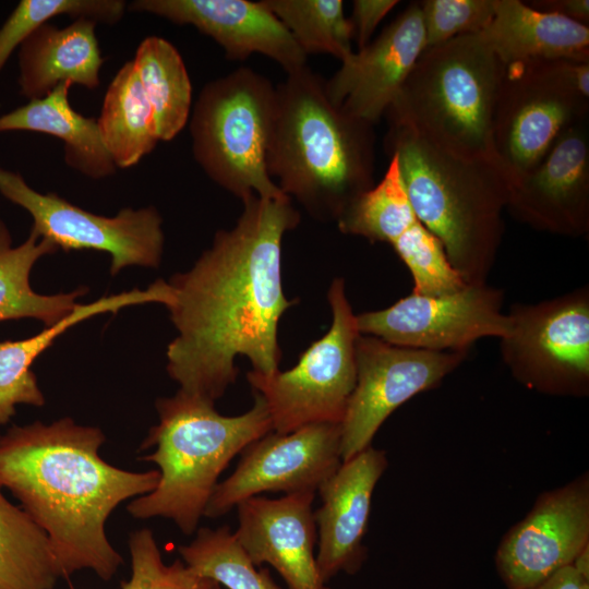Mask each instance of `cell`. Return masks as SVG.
Here are the masks:
<instances>
[{
	"label": "cell",
	"mask_w": 589,
	"mask_h": 589,
	"mask_svg": "<svg viewBox=\"0 0 589 589\" xmlns=\"http://www.w3.org/2000/svg\"><path fill=\"white\" fill-rule=\"evenodd\" d=\"M398 4L396 0H356L349 21L358 50L370 41L381 21Z\"/></svg>",
	"instance_id": "cell-35"
},
{
	"label": "cell",
	"mask_w": 589,
	"mask_h": 589,
	"mask_svg": "<svg viewBox=\"0 0 589 589\" xmlns=\"http://www.w3.org/2000/svg\"><path fill=\"white\" fill-rule=\"evenodd\" d=\"M276 87L243 67L207 82L189 119L192 152L206 176L241 201L285 194L269 177L266 154Z\"/></svg>",
	"instance_id": "cell-7"
},
{
	"label": "cell",
	"mask_w": 589,
	"mask_h": 589,
	"mask_svg": "<svg viewBox=\"0 0 589 589\" xmlns=\"http://www.w3.org/2000/svg\"><path fill=\"white\" fill-rule=\"evenodd\" d=\"M97 124L117 169L135 166L159 142L151 106L132 61L125 62L109 83Z\"/></svg>",
	"instance_id": "cell-26"
},
{
	"label": "cell",
	"mask_w": 589,
	"mask_h": 589,
	"mask_svg": "<svg viewBox=\"0 0 589 589\" xmlns=\"http://www.w3.org/2000/svg\"><path fill=\"white\" fill-rule=\"evenodd\" d=\"M106 437L96 426L61 418L13 425L0 435V489L47 533L61 578L91 569L109 580L122 564L105 525L123 501L152 492L158 470L134 472L98 454Z\"/></svg>",
	"instance_id": "cell-2"
},
{
	"label": "cell",
	"mask_w": 589,
	"mask_h": 589,
	"mask_svg": "<svg viewBox=\"0 0 589 589\" xmlns=\"http://www.w3.org/2000/svg\"><path fill=\"white\" fill-rule=\"evenodd\" d=\"M128 8L178 25L194 26L213 38L231 60L261 53L276 61L286 73L306 65L308 56L261 1L134 0Z\"/></svg>",
	"instance_id": "cell-19"
},
{
	"label": "cell",
	"mask_w": 589,
	"mask_h": 589,
	"mask_svg": "<svg viewBox=\"0 0 589 589\" xmlns=\"http://www.w3.org/2000/svg\"><path fill=\"white\" fill-rule=\"evenodd\" d=\"M588 109L589 99L565 87L548 60L504 64L492 142L510 184L532 171L567 128L587 120Z\"/></svg>",
	"instance_id": "cell-11"
},
{
	"label": "cell",
	"mask_w": 589,
	"mask_h": 589,
	"mask_svg": "<svg viewBox=\"0 0 589 589\" xmlns=\"http://www.w3.org/2000/svg\"><path fill=\"white\" fill-rule=\"evenodd\" d=\"M506 209L539 231L573 238L588 235L587 120L567 128L543 160L510 184Z\"/></svg>",
	"instance_id": "cell-16"
},
{
	"label": "cell",
	"mask_w": 589,
	"mask_h": 589,
	"mask_svg": "<svg viewBox=\"0 0 589 589\" xmlns=\"http://www.w3.org/2000/svg\"><path fill=\"white\" fill-rule=\"evenodd\" d=\"M419 5L430 48L458 36L481 33L493 17L495 0H424Z\"/></svg>",
	"instance_id": "cell-34"
},
{
	"label": "cell",
	"mask_w": 589,
	"mask_h": 589,
	"mask_svg": "<svg viewBox=\"0 0 589 589\" xmlns=\"http://www.w3.org/2000/svg\"><path fill=\"white\" fill-rule=\"evenodd\" d=\"M503 72L481 33L426 48L388 107V124L453 155L500 165L492 120Z\"/></svg>",
	"instance_id": "cell-6"
},
{
	"label": "cell",
	"mask_w": 589,
	"mask_h": 589,
	"mask_svg": "<svg viewBox=\"0 0 589 589\" xmlns=\"http://www.w3.org/2000/svg\"><path fill=\"white\" fill-rule=\"evenodd\" d=\"M341 462L339 423H313L287 434L273 431L241 452L236 470L216 485L204 516L221 517L264 492H316Z\"/></svg>",
	"instance_id": "cell-14"
},
{
	"label": "cell",
	"mask_w": 589,
	"mask_h": 589,
	"mask_svg": "<svg viewBox=\"0 0 589 589\" xmlns=\"http://www.w3.org/2000/svg\"><path fill=\"white\" fill-rule=\"evenodd\" d=\"M96 25L86 19L62 28L48 22L29 34L17 52L20 95L39 99L62 83L97 88L104 58Z\"/></svg>",
	"instance_id": "cell-21"
},
{
	"label": "cell",
	"mask_w": 589,
	"mask_h": 589,
	"mask_svg": "<svg viewBox=\"0 0 589 589\" xmlns=\"http://www.w3.org/2000/svg\"><path fill=\"white\" fill-rule=\"evenodd\" d=\"M266 168L312 217L337 221L374 184V125L333 104L325 80L305 65L276 86Z\"/></svg>",
	"instance_id": "cell-3"
},
{
	"label": "cell",
	"mask_w": 589,
	"mask_h": 589,
	"mask_svg": "<svg viewBox=\"0 0 589 589\" xmlns=\"http://www.w3.org/2000/svg\"><path fill=\"white\" fill-rule=\"evenodd\" d=\"M504 292L486 283L442 294L411 292L388 308L356 315L360 334L430 351H464L488 337L503 338L509 326Z\"/></svg>",
	"instance_id": "cell-12"
},
{
	"label": "cell",
	"mask_w": 589,
	"mask_h": 589,
	"mask_svg": "<svg viewBox=\"0 0 589 589\" xmlns=\"http://www.w3.org/2000/svg\"><path fill=\"white\" fill-rule=\"evenodd\" d=\"M172 298L169 283L158 279L145 290L133 289L103 297L88 304L77 303L70 314L58 323L46 326L43 332L33 337L14 341H0V425L8 423L15 414L17 404L36 407H41L45 404V397L31 366L59 335L71 326L97 314L117 313L124 306L152 302L169 306Z\"/></svg>",
	"instance_id": "cell-22"
},
{
	"label": "cell",
	"mask_w": 589,
	"mask_h": 589,
	"mask_svg": "<svg viewBox=\"0 0 589 589\" xmlns=\"http://www.w3.org/2000/svg\"><path fill=\"white\" fill-rule=\"evenodd\" d=\"M384 146L397 158L416 215L440 240L453 268L466 284L486 283L510 187L502 167L453 155L393 124Z\"/></svg>",
	"instance_id": "cell-4"
},
{
	"label": "cell",
	"mask_w": 589,
	"mask_h": 589,
	"mask_svg": "<svg viewBox=\"0 0 589 589\" xmlns=\"http://www.w3.org/2000/svg\"><path fill=\"white\" fill-rule=\"evenodd\" d=\"M467 353L406 348L360 334L356 385L340 423L342 461L371 446L392 412L413 396L435 388Z\"/></svg>",
	"instance_id": "cell-13"
},
{
	"label": "cell",
	"mask_w": 589,
	"mask_h": 589,
	"mask_svg": "<svg viewBox=\"0 0 589 589\" xmlns=\"http://www.w3.org/2000/svg\"><path fill=\"white\" fill-rule=\"evenodd\" d=\"M57 251L55 244L32 230L22 244L13 247L10 231L0 220V322L32 317L51 326L75 309L76 299L84 296L87 288L40 294L31 287L34 264Z\"/></svg>",
	"instance_id": "cell-25"
},
{
	"label": "cell",
	"mask_w": 589,
	"mask_h": 589,
	"mask_svg": "<svg viewBox=\"0 0 589 589\" xmlns=\"http://www.w3.org/2000/svg\"><path fill=\"white\" fill-rule=\"evenodd\" d=\"M251 409L223 416L214 402L179 389L155 402L159 422L152 426L141 449H156L141 457L159 468L156 488L127 507L135 518L171 519L184 534H192L235 456L273 432L264 399L254 393Z\"/></svg>",
	"instance_id": "cell-5"
},
{
	"label": "cell",
	"mask_w": 589,
	"mask_h": 589,
	"mask_svg": "<svg viewBox=\"0 0 589 589\" xmlns=\"http://www.w3.org/2000/svg\"><path fill=\"white\" fill-rule=\"evenodd\" d=\"M503 64L539 60L589 61V27L519 0H495L481 32Z\"/></svg>",
	"instance_id": "cell-23"
},
{
	"label": "cell",
	"mask_w": 589,
	"mask_h": 589,
	"mask_svg": "<svg viewBox=\"0 0 589 589\" xmlns=\"http://www.w3.org/2000/svg\"><path fill=\"white\" fill-rule=\"evenodd\" d=\"M589 546V477L543 492L503 537L495 567L506 589H533Z\"/></svg>",
	"instance_id": "cell-15"
},
{
	"label": "cell",
	"mask_w": 589,
	"mask_h": 589,
	"mask_svg": "<svg viewBox=\"0 0 589 589\" xmlns=\"http://www.w3.org/2000/svg\"><path fill=\"white\" fill-rule=\"evenodd\" d=\"M153 112L158 141L173 140L189 123L192 84L178 49L159 36L145 37L132 60Z\"/></svg>",
	"instance_id": "cell-27"
},
{
	"label": "cell",
	"mask_w": 589,
	"mask_h": 589,
	"mask_svg": "<svg viewBox=\"0 0 589 589\" xmlns=\"http://www.w3.org/2000/svg\"><path fill=\"white\" fill-rule=\"evenodd\" d=\"M60 578L47 533L0 489V589H53Z\"/></svg>",
	"instance_id": "cell-28"
},
{
	"label": "cell",
	"mask_w": 589,
	"mask_h": 589,
	"mask_svg": "<svg viewBox=\"0 0 589 589\" xmlns=\"http://www.w3.org/2000/svg\"><path fill=\"white\" fill-rule=\"evenodd\" d=\"M0 194L27 211L33 218L31 230L58 250L110 254L111 276L131 265L157 268L160 264L165 237L154 206L125 207L113 217L94 214L56 193L37 192L19 172L3 167Z\"/></svg>",
	"instance_id": "cell-10"
},
{
	"label": "cell",
	"mask_w": 589,
	"mask_h": 589,
	"mask_svg": "<svg viewBox=\"0 0 589 589\" xmlns=\"http://www.w3.org/2000/svg\"><path fill=\"white\" fill-rule=\"evenodd\" d=\"M127 9L123 0H21L0 27V73L24 39L51 19L68 15L115 25Z\"/></svg>",
	"instance_id": "cell-32"
},
{
	"label": "cell",
	"mask_w": 589,
	"mask_h": 589,
	"mask_svg": "<svg viewBox=\"0 0 589 589\" xmlns=\"http://www.w3.org/2000/svg\"><path fill=\"white\" fill-rule=\"evenodd\" d=\"M184 564L227 589H281L265 567H256L229 526L200 528L194 540L179 545Z\"/></svg>",
	"instance_id": "cell-30"
},
{
	"label": "cell",
	"mask_w": 589,
	"mask_h": 589,
	"mask_svg": "<svg viewBox=\"0 0 589 589\" xmlns=\"http://www.w3.org/2000/svg\"><path fill=\"white\" fill-rule=\"evenodd\" d=\"M309 53H328L347 59L353 51L352 26L341 0H262Z\"/></svg>",
	"instance_id": "cell-31"
},
{
	"label": "cell",
	"mask_w": 589,
	"mask_h": 589,
	"mask_svg": "<svg viewBox=\"0 0 589 589\" xmlns=\"http://www.w3.org/2000/svg\"><path fill=\"white\" fill-rule=\"evenodd\" d=\"M131 577L121 589H221V586L194 573L181 558L166 563L154 533L142 528L129 537Z\"/></svg>",
	"instance_id": "cell-33"
},
{
	"label": "cell",
	"mask_w": 589,
	"mask_h": 589,
	"mask_svg": "<svg viewBox=\"0 0 589 589\" xmlns=\"http://www.w3.org/2000/svg\"><path fill=\"white\" fill-rule=\"evenodd\" d=\"M333 320L287 371H250L249 384L265 401L273 431L290 433L313 423H341L356 385V341L360 333L346 296L345 281L335 278L328 290Z\"/></svg>",
	"instance_id": "cell-8"
},
{
	"label": "cell",
	"mask_w": 589,
	"mask_h": 589,
	"mask_svg": "<svg viewBox=\"0 0 589 589\" xmlns=\"http://www.w3.org/2000/svg\"><path fill=\"white\" fill-rule=\"evenodd\" d=\"M388 157L383 178L356 197L337 219L342 233L392 244L418 219L405 190L397 158Z\"/></svg>",
	"instance_id": "cell-29"
},
{
	"label": "cell",
	"mask_w": 589,
	"mask_h": 589,
	"mask_svg": "<svg viewBox=\"0 0 589 589\" xmlns=\"http://www.w3.org/2000/svg\"><path fill=\"white\" fill-rule=\"evenodd\" d=\"M533 589H589V578L579 574L573 565H568Z\"/></svg>",
	"instance_id": "cell-37"
},
{
	"label": "cell",
	"mask_w": 589,
	"mask_h": 589,
	"mask_svg": "<svg viewBox=\"0 0 589 589\" xmlns=\"http://www.w3.org/2000/svg\"><path fill=\"white\" fill-rule=\"evenodd\" d=\"M315 493L256 495L237 505V541L256 567H274L288 589H330L316 563Z\"/></svg>",
	"instance_id": "cell-18"
},
{
	"label": "cell",
	"mask_w": 589,
	"mask_h": 589,
	"mask_svg": "<svg viewBox=\"0 0 589 589\" xmlns=\"http://www.w3.org/2000/svg\"><path fill=\"white\" fill-rule=\"evenodd\" d=\"M425 49L421 9L413 2L376 39L341 61L325 80L326 94L351 117L374 125Z\"/></svg>",
	"instance_id": "cell-17"
},
{
	"label": "cell",
	"mask_w": 589,
	"mask_h": 589,
	"mask_svg": "<svg viewBox=\"0 0 589 589\" xmlns=\"http://www.w3.org/2000/svg\"><path fill=\"white\" fill-rule=\"evenodd\" d=\"M387 464L386 453L371 445L342 461L317 489L322 505L314 512L316 563L326 584L338 573L354 575L363 566L372 496Z\"/></svg>",
	"instance_id": "cell-20"
},
{
	"label": "cell",
	"mask_w": 589,
	"mask_h": 589,
	"mask_svg": "<svg viewBox=\"0 0 589 589\" xmlns=\"http://www.w3.org/2000/svg\"><path fill=\"white\" fill-rule=\"evenodd\" d=\"M526 3L542 12L557 14L585 25L589 24L588 0H536Z\"/></svg>",
	"instance_id": "cell-36"
},
{
	"label": "cell",
	"mask_w": 589,
	"mask_h": 589,
	"mask_svg": "<svg viewBox=\"0 0 589 589\" xmlns=\"http://www.w3.org/2000/svg\"><path fill=\"white\" fill-rule=\"evenodd\" d=\"M236 225L215 233L192 268L176 274L167 308L178 336L167 372L180 389L215 402L236 382L237 356L255 372L278 370V323L294 303L281 284V242L300 214L291 199L251 194Z\"/></svg>",
	"instance_id": "cell-1"
},
{
	"label": "cell",
	"mask_w": 589,
	"mask_h": 589,
	"mask_svg": "<svg viewBox=\"0 0 589 589\" xmlns=\"http://www.w3.org/2000/svg\"><path fill=\"white\" fill-rule=\"evenodd\" d=\"M70 83H62L47 96L0 116V133L32 131L48 134L63 142V159L68 167L94 180L116 173L97 119L74 110L69 100Z\"/></svg>",
	"instance_id": "cell-24"
},
{
	"label": "cell",
	"mask_w": 589,
	"mask_h": 589,
	"mask_svg": "<svg viewBox=\"0 0 589 589\" xmlns=\"http://www.w3.org/2000/svg\"><path fill=\"white\" fill-rule=\"evenodd\" d=\"M501 356L528 389L561 397L589 394V286L536 303H515Z\"/></svg>",
	"instance_id": "cell-9"
}]
</instances>
